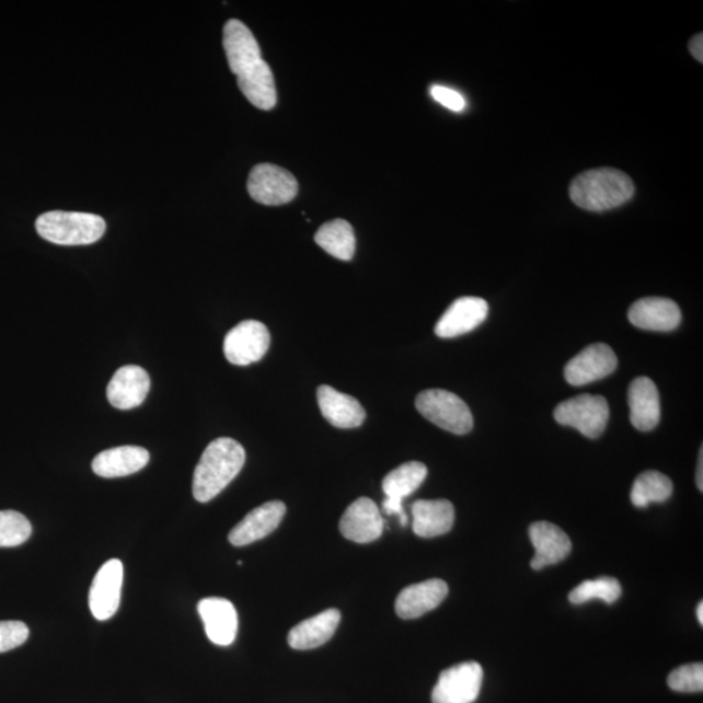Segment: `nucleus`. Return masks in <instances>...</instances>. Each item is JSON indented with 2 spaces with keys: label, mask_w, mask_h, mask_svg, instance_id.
<instances>
[{
  "label": "nucleus",
  "mask_w": 703,
  "mask_h": 703,
  "mask_svg": "<svg viewBox=\"0 0 703 703\" xmlns=\"http://www.w3.org/2000/svg\"><path fill=\"white\" fill-rule=\"evenodd\" d=\"M223 47L245 99L266 112L274 108L278 101L274 74L262 59L260 45L250 27L240 20H230L223 30Z\"/></svg>",
  "instance_id": "nucleus-1"
},
{
  "label": "nucleus",
  "mask_w": 703,
  "mask_h": 703,
  "mask_svg": "<svg viewBox=\"0 0 703 703\" xmlns=\"http://www.w3.org/2000/svg\"><path fill=\"white\" fill-rule=\"evenodd\" d=\"M245 450L237 440L218 438L206 447L193 474V496L208 503L224 491L245 464Z\"/></svg>",
  "instance_id": "nucleus-2"
},
{
  "label": "nucleus",
  "mask_w": 703,
  "mask_h": 703,
  "mask_svg": "<svg viewBox=\"0 0 703 703\" xmlns=\"http://www.w3.org/2000/svg\"><path fill=\"white\" fill-rule=\"evenodd\" d=\"M634 195L632 178L615 169L583 172L571 184L569 196L578 208L604 211L629 203Z\"/></svg>",
  "instance_id": "nucleus-3"
},
{
  "label": "nucleus",
  "mask_w": 703,
  "mask_h": 703,
  "mask_svg": "<svg viewBox=\"0 0 703 703\" xmlns=\"http://www.w3.org/2000/svg\"><path fill=\"white\" fill-rule=\"evenodd\" d=\"M36 230L41 238L53 244L89 245L103 238L106 222L95 214L55 210L38 217Z\"/></svg>",
  "instance_id": "nucleus-4"
},
{
  "label": "nucleus",
  "mask_w": 703,
  "mask_h": 703,
  "mask_svg": "<svg viewBox=\"0 0 703 703\" xmlns=\"http://www.w3.org/2000/svg\"><path fill=\"white\" fill-rule=\"evenodd\" d=\"M416 408L446 431L464 436L473 429L471 410L458 395L446 390H426L416 399Z\"/></svg>",
  "instance_id": "nucleus-5"
},
{
  "label": "nucleus",
  "mask_w": 703,
  "mask_h": 703,
  "mask_svg": "<svg viewBox=\"0 0 703 703\" xmlns=\"http://www.w3.org/2000/svg\"><path fill=\"white\" fill-rule=\"evenodd\" d=\"M554 417L557 424L575 427L583 436L596 439L608 426L610 408L603 396L585 394L557 405Z\"/></svg>",
  "instance_id": "nucleus-6"
},
{
  "label": "nucleus",
  "mask_w": 703,
  "mask_h": 703,
  "mask_svg": "<svg viewBox=\"0 0 703 703\" xmlns=\"http://www.w3.org/2000/svg\"><path fill=\"white\" fill-rule=\"evenodd\" d=\"M247 192L261 205L279 206L291 203L298 196L299 184L291 172L279 165L261 163L251 171Z\"/></svg>",
  "instance_id": "nucleus-7"
},
{
  "label": "nucleus",
  "mask_w": 703,
  "mask_h": 703,
  "mask_svg": "<svg viewBox=\"0 0 703 703\" xmlns=\"http://www.w3.org/2000/svg\"><path fill=\"white\" fill-rule=\"evenodd\" d=\"M484 671L477 661H465L440 673L433 703H473L479 699Z\"/></svg>",
  "instance_id": "nucleus-8"
},
{
  "label": "nucleus",
  "mask_w": 703,
  "mask_h": 703,
  "mask_svg": "<svg viewBox=\"0 0 703 703\" xmlns=\"http://www.w3.org/2000/svg\"><path fill=\"white\" fill-rule=\"evenodd\" d=\"M270 347V333L264 323L253 320L240 322L224 337L223 350L227 360L238 367H246L264 358Z\"/></svg>",
  "instance_id": "nucleus-9"
},
{
  "label": "nucleus",
  "mask_w": 703,
  "mask_h": 703,
  "mask_svg": "<svg viewBox=\"0 0 703 703\" xmlns=\"http://www.w3.org/2000/svg\"><path fill=\"white\" fill-rule=\"evenodd\" d=\"M618 368V357L608 344L597 343L586 347L567 364L564 377L572 385L601 381Z\"/></svg>",
  "instance_id": "nucleus-10"
},
{
  "label": "nucleus",
  "mask_w": 703,
  "mask_h": 703,
  "mask_svg": "<svg viewBox=\"0 0 703 703\" xmlns=\"http://www.w3.org/2000/svg\"><path fill=\"white\" fill-rule=\"evenodd\" d=\"M123 575V563L119 560L107 561L96 572L89 591V608L96 620L105 622L119 609Z\"/></svg>",
  "instance_id": "nucleus-11"
},
{
  "label": "nucleus",
  "mask_w": 703,
  "mask_h": 703,
  "mask_svg": "<svg viewBox=\"0 0 703 703\" xmlns=\"http://www.w3.org/2000/svg\"><path fill=\"white\" fill-rule=\"evenodd\" d=\"M286 511L285 503L279 500L267 502L254 508L231 530L230 542L233 546L241 548L265 539L280 526Z\"/></svg>",
  "instance_id": "nucleus-12"
},
{
  "label": "nucleus",
  "mask_w": 703,
  "mask_h": 703,
  "mask_svg": "<svg viewBox=\"0 0 703 703\" xmlns=\"http://www.w3.org/2000/svg\"><path fill=\"white\" fill-rule=\"evenodd\" d=\"M488 306L484 299L465 296L452 302L440 316L436 334L442 339H452L477 329L487 319Z\"/></svg>",
  "instance_id": "nucleus-13"
},
{
  "label": "nucleus",
  "mask_w": 703,
  "mask_h": 703,
  "mask_svg": "<svg viewBox=\"0 0 703 703\" xmlns=\"http://www.w3.org/2000/svg\"><path fill=\"white\" fill-rule=\"evenodd\" d=\"M339 529L349 541L370 543L382 535L383 517L373 500L358 498L342 516Z\"/></svg>",
  "instance_id": "nucleus-14"
},
{
  "label": "nucleus",
  "mask_w": 703,
  "mask_h": 703,
  "mask_svg": "<svg viewBox=\"0 0 703 703\" xmlns=\"http://www.w3.org/2000/svg\"><path fill=\"white\" fill-rule=\"evenodd\" d=\"M205 632L212 644L230 646L238 636L239 618L234 606L224 598H205L198 603Z\"/></svg>",
  "instance_id": "nucleus-15"
},
{
  "label": "nucleus",
  "mask_w": 703,
  "mask_h": 703,
  "mask_svg": "<svg viewBox=\"0 0 703 703\" xmlns=\"http://www.w3.org/2000/svg\"><path fill=\"white\" fill-rule=\"evenodd\" d=\"M149 390L150 377L147 371L136 365H128L116 370L107 385V399L117 410H134L143 403Z\"/></svg>",
  "instance_id": "nucleus-16"
},
{
  "label": "nucleus",
  "mask_w": 703,
  "mask_h": 703,
  "mask_svg": "<svg viewBox=\"0 0 703 703\" xmlns=\"http://www.w3.org/2000/svg\"><path fill=\"white\" fill-rule=\"evenodd\" d=\"M530 541L535 549L532 568L541 571L549 565L561 563L571 554L572 543L569 537L554 523L534 522L529 529Z\"/></svg>",
  "instance_id": "nucleus-17"
},
{
  "label": "nucleus",
  "mask_w": 703,
  "mask_h": 703,
  "mask_svg": "<svg viewBox=\"0 0 703 703\" xmlns=\"http://www.w3.org/2000/svg\"><path fill=\"white\" fill-rule=\"evenodd\" d=\"M448 595V585L443 580H427L408 586L400 592L395 610L399 618L412 620L436 610Z\"/></svg>",
  "instance_id": "nucleus-18"
},
{
  "label": "nucleus",
  "mask_w": 703,
  "mask_h": 703,
  "mask_svg": "<svg viewBox=\"0 0 703 703\" xmlns=\"http://www.w3.org/2000/svg\"><path fill=\"white\" fill-rule=\"evenodd\" d=\"M629 319L633 326L649 331H672L681 322L677 302L665 298L641 299L630 308Z\"/></svg>",
  "instance_id": "nucleus-19"
},
{
  "label": "nucleus",
  "mask_w": 703,
  "mask_h": 703,
  "mask_svg": "<svg viewBox=\"0 0 703 703\" xmlns=\"http://www.w3.org/2000/svg\"><path fill=\"white\" fill-rule=\"evenodd\" d=\"M320 410L327 422L339 429H354L361 426L367 413L358 400L343 394L331 385L323 384L316 390Z\"/></svg>",
  "instance_id": "nucleus-20"
},
{
  "label": "nucleus",
  "mask_w": 703,
  "mask_h": 703,
  "mask_svg": "<svg viewBox=\"0 0 703 703\" xmlns=\"http://www.w3.org/2000/svg\"><path fill=\"white\" fill-rule=\"evenodd\" d=\"M150 454L139 446H122L103 451L93 460V472L103 479L126 477L148 465Z\"/></svg>",
  "instance_id": "nucleus-21"
},
{
  "label": "nucleus",
  "mask_w": 703,
  "mask_h": 703,
  "mask_svg": "<svg viewBox=\"0 0 703 703\" xmlns=\"http://www.w3.org/2000/svg\"><path fill=\"white\" fill-rule=\"evenodd\" d=\"M631 423L639 431H650L659 424L660 402L656 383L639 377L630 385Z\"/></svg>",
  "instance_id": "nucleus-22"
},
{
  "label": "nucleus",
  "mask_w": 703,
  "mask_h": 703,
  "mask_svg": "<svg viewBox=\"0 0 703 703\" xmlns=\"http://www.w3.org/2000/svg\"><path fill=\"white\" fill-rule=\"evenodd\" d=\"M413 532L422 539L443 535L453 527L454 508L451 502L417 500L412 506Z\"/></svg>",
  "instance_id": "nucleus-23"
},
{
  "label": "nucleus",
  "mask_w": 703,
  "mask_h": 703,
  "mask_svg": "<svg viewBox=\"0 0 703 703\" xmlns=\"http://www.w3.org/2000/svg\"><path fill=\"white\" fill-rule=\"evenodd\" d=\"M339 610L330 609L296 625L288 634V644L296 650H310L333 638L341 623Z\"/></svg>",
  "instance_id": "nucleus-24"
},
{
  "label": "nucleus",
  "mask_w": 703,
  "mask_h": 703,
  "mask_svg": "<svg viewBox=\"0 0 703 703\" xmlns=\"http://www.w3.org/2000/svg\"><path fill=\"white\" fill-rule=\"evenodd\" d=\"M314 240L323 251L337 260L350 261L355 256V231L347 220L335 219L321 226Z\"/></svg>",
  "instance_id": "nucleus-25"
},
{
  "label": "nucleus",
  "mask_w": 703,
  "mask_h": 703,
  "mask_svg": "<svg viewBox=\"0 0 703 703\" xmlns=\"http://www.w3.org/2000/svg\"><path fill=\"white\" fill-rule=\"evenodd\" d=\"M427 468L418 461H410L402 464L385 475L383 480V493L385 498L404 500L406 496L415 493L426 480Z\"/></svg>",
  "instance_id": "nucleus-26"
},
{
  "label": "nucleus",
  "mask_w": 703,
  "mask_h": 703,
  "mask_svg": "<svg viewBox=\"0 0 703 703\" xmlns=\"http://www.w3.org/2000/svg\"><path fill=\"white\" fill-rule=\"evenodd\" d=\"M673 492L672 481L656 471L639 474L634 481L631 500L634 507L645 508L650 503H664L670 499Z\"/></svg>",
  "instance_id": "nucleus-27"
},
{
  "label": "nucleus",
  "mask_w": 703,
  "mask_h": 703,
  "mask_svg": "<svg viewBox=\"0 0 703 703\" xmlns=\"http://www.w3.org/2000/svg\"><path fill=\"white\" fill-rule=\"evenodd\" d=\"M622 585L613 577H599L597 580L584 581L569 592V602L584 604L591 599L612 604L622 596Z\"/></svg>",
  "instance_id": "nucleus-28"
},
{
  "label": "nucleus",
  "mask_w": 703,
  "mask_h": 703,
  "mask_svg": "<svg viewBox=\"0 0 703 703\" xmlns=\"http://www.w3.org/2000/svg\"><path fill=\"white\" fill-rule=\"evenodd\" d=\"M32 523L16 511H0V548H16L31 539Z\"/></svg>",
  "instance_id": "nucleus-29"
},
{
  "label": "nucleus",
  "mask_w": 703,
  "mask_h": 703,
  "mask_svg": "<svg viewBox=\"0 0 703 703\" xmlns=\"http://www.w3.org/2000/svg\"><path fill=\"white\" fill-rule=\"evenodd\" d=\"M668 685L675 692L699 693L703 691L702 664L685 665L677 668L668 677Z\"/></svg>",
  "instance_id": "nucleus-30"
},
{
  "label": "nucleus",
  "mask_w": 703,
  "mask_h": 703,
  "mask_svg": "<svg viewBox=\"0 0 703 703\" xmlns=\"http://www.w3.org/2000/svg\"><path fill=\"white\" fill-rule=\"evenodd\" d=\"M30 637V629L23 622H0V653L22 646Z\"/></svg>",
  "instance_id": "nucleus-31"
},
{
  "label": "nucleus",
  "mask_w": 703,
  "mask_h": 703,
  "mask_svg": "<svg viewBox=\"0 0 703 703\" xmlns=\"http://www.w3.org/2000/svg\"><path fill=\"white\" fill-rule=\"evenodd\" d=\"M430 94L434 101L440 103L451 112L461 113L466 107V101L463 94L458 91H453L451 88L442 85H433L430 88Z\"/></svg>",
  "instance_id": "nucleus-32"
},
{
  "label": "nucleus",
  "mask_w": 703,
  "mask_h": 703,
  "mask_svg": "<svg viewBox=\"0 0 703 703\" xmlns=\"http://www.w3.org/2000/svg\"><path fill=\"white\" fill-rule=\"evenodd\" d=\"M383 509L388 515H397L400 519V526L406 527V523H408V517H406L405 515L402 500L385 498L383 503Z\"/></svg>",
  "instance_id": "nucleus-33"
},
{
  "label": "nucleus",
  "mask_w": 703,
  "mask_h": 703,
  "mask_svg": "<svg viewBox=\"0 0 703 703\" xmlns=\"http://www.w3.org/2000/svg\"><path fill=\"white\" fill-rule=\"evenodd\" d=\"M689 48H691V53L694 57L695 60H699L700 64L703 61V34L700 33L698 36H694V38L691 41V44H689Z\"/></svg>",
  "instance_id": "nucleus-34"
},
{
  "label": "nucleus",
  "mask_w": 703,
  "mask_h": 703,
  "mask_svg": "<svg viewBox=\"0 0 703 703\" xmlns=\"http://www.w3.org/2000/svg\"><path fill=\"white\" fill-rule=\"evenodd\" d=\"M698 486L700 488V492H702L703 491V448L702 447L700 450V458H699Z\"/></svg>",
  "instance_id": "nucleus-35"
},
{
  "label": "nucleus",
  "mask_w": 703,
  "mask_h": 703,
  "mask_svg": "<svg viewBox=\"0 0 703 703\" xmlns=\"http://www.w3.org/2000/svg\"><path fill=\"white\" fill-rule=\"evenodd\" d=\"M698 619L701 625H703V603L701 602L698 608Z\"/></svg>",
  "instance_id": "nucleus-36"
}]
</instances>
